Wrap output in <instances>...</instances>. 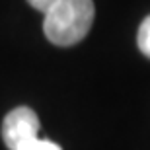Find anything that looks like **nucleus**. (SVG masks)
<instances>
[{"label":"nucleus","instance_id":"obj_3","mask_svg":"<svg viewBox=\"0 0 150 150\" xmlns=\"http://www.w3.org/2000/svg\"><path fill=\"white\" fill-rule=\"evenodd\" d=\"M137 43H139L140 53L150 59V16H146L142 20V23H140L139 35H137Z\"/></svg>","mask_w":150,"mask_h":150},{"label":"nucleus","instance_id":"obj_4","mask_svg":"<svg viewBox=\"0 0 150 150\" xmlns=\"http://www.w3.org/2000/svg\"><path fill=\"white\" fill-rule=\"evenodd\" d=\"M20 150H62V148L49 139H33L28 144H23Z\"/></svg>","mask_w":150,"mask_h":150},{"label":"nucleus","instance_id":"obj_1","mask_svg":"<svg viewBox=\"0 0 150 150\" xmlns=\"http://www.w3.org/2000/svg\"><path fill=\"white\" fill-rule=\"evenodd\" d=\"M35 10L45 14L43 31L51 43L70 47L88 35L94 22L92 0H28Z\"/></svg>","mask_w":150,"mask_h":150},{"label":"nucleus","instance_id":"obj_2","mask_svg":"<svg viewBox=\"0 0 150 150\" xmlns=\"http://www.w3.org/2000/svg\"><path fill=\"white\" fill-rule=\"evenodd\" d=\"M2 139L8 150H20L29 140L39 139V117L31 107H16L4 117Z\"/></svg>","mask_w":150,"mask_h":150}]
</instances>
